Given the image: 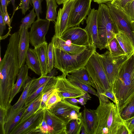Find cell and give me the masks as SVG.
<instances>
[{"mask_svg": "<svg viewBox=\"0 0 134 134\" xmlns=\"http://www.w3.org/2000/svg\"><path fill=\"white\" fill-rule=\"evenodd\" d=\"M43 0H31V2L33 5V8H34L36 14L37 19L40 18V14L42 13L41 3Z\"/></svg>", "mask_w": 134, "mask_h": 134, "instance_id": "43", "label": "cell"}, {"mask_svg": "<svg viewBox=\"0 0 134 134\" xmlns=\"http://www.w3.org/2000/svg\"><path fill=\"white\" fill-rule=\"evenodd\" d=\"M123 121L130 134H134V117Z\"/></svg>", "mask_w": 134, "mask_h": 134, "instance_id": "45", "label": "cell"}, {"mask_svg": "<svg viewBox=\"0 0 134 134\" xmlns=\"http://www.w3.org/2000/svg\"><path fill=\"white\" fill-rule=\"evenodd\" d=\"M48 44L46 41L34 47L40 63L41 71V76H45L48 74Z\"/></svg>", "mask_w": 134, "mask_h": 134, "instance_id": "23", "label": "cell"}, {"mask_svg": "<svg viewBox=\"0 0 134 134\" xmlns=\"http://www.w3.org/2000/svg\"><path fill=\"white\" fill-rule=\"evenodd\" d=\"M81 134H86V133L84 127H83L82 126L81 127Z\"/></svg>", "mask_w": 134, "mask_h": 134, "instance_id": "57", "label": "cell"}, {"mask_svg": "<svg viewBox=\"0 0 134 134\" xmlns=\"http://www.w3.org/2000/svg\"><path fill=\"white\" fill-rule=\"evenodd\" d=\"M96 49L89 45L81 52L71 54L62 50L54 48V67L63 74L67 75L84 67Z\"/></svg>", "mask_w": 134, "mask_h": 134, "instance_id": "4", "label": "cell"}, {"mask_svg": "<svg viewBox=\"0 0 134 134\" xmlns=\"http://www.w3.org/2000/svg\"><path fill=\"white\" fill-rule=\"evenodd\" d=\"M92 0H76L71 10L69 21V28L79 26L86 19L91 9Z\"/></svg>", "mask_w": 134, "mask_h": 134, "instance_id": "9", "label": "cell"}, {"mask_svg": "<svg viewBox=\"0 0 134 134\" xmlns=\"http://www.w3.org/2000/svg\"><path fill=\"white\" fill-rule=\"evenodd\" d=\"M57 74L58 72L56 68H54L46 76H41L37 79L35 77L29 88L28 97L44 84L49 82L53 76Z\"/></svg>", "mask_w": 134, "mask_h": 134, "instance_id": "26", "label": "cell"}, {"mask_svg": "<svg viewBox=\"0 0 134 134\" xmlns=\"http://www.w3.org/2000/svg\"><path fill=\"white\" fill-rule=\"evenodd\" d=\"M47 82L44 84L32 94L29 96L28 97L25 102V105L30 104L42 93H44V88Z\"/></svg>", "mask_w": 134, "mask_h": 134, "instance_id": "40", "label": "cell"}, {"mask_svg": "<svg viewBox=\"0 0 134 134\" xmlns=\"http://www.w3.org/2000/svg\"><path fill=\"white\" fill-rule=\"evenodd\" d=\"M3 19V17L1 5H0V36H2L3 32L6 28Z\"/></svg>", "mask_w": 134, "mask_h": 134, "instance_id": "46", "label": "cell"}, {"mask_svg": "<svg viewBox=\"0 0 134 134\" xmlns=\"http://www.w3.org/2000/svg\"><path fill=\"white\" fill-rule=\"evenodd\" d=\"M60 38L77 45L87 46L90 45L88 34L84 29L79 27L68 29L64 32Z\"/></svg>", "mask_w": 134, "mask_h": 134, "instance_id": "15", "label": "cell"}, {"mask_svg": "<svg viewBox=\"0 0 134 134\" xmlns=\"http://www.w3.org/2000/svg\"><path fill=\"white\" fill-rule=\"evenodd\" d=\"M36 134H49L48 127L46 122L44 109L42 121L40 126L39 129L36 131Z\"/></svg>", "mask_w": 134, "mask_h": 134, "instance_id": "41", "label": "cell"}, {"mask_svg": "<svg viewBox=\"0 0 134 134\" xmlns=\"http://www.w3.org/2000/svg\"><path fill=\"white\" fill-rule=\"evenodd\" d=\"M70 74L81 82L90 85L96 88L95 85L84 67L72 72Z\"/></svg>", "mask_w": 134, "mask_h": 134, "instance_id": "32", "label": "cell"}, {"mask_svg": "<svg viewBox=\"0 0 134 134\" xmlns=\"http://www.w3.org/2000/svg\"><path fill=\"white\" fill-rule=\"evenodd\" d=\"M99 100V105L96 110L97 118L94 134H116L119 127L124 123L118 106L110 101L105 102Z\"/></svg>", "mask_w": 134, "mask_h": 134, "instance_id": "3", "label": "cell"}, {"mask_svg": "<svg viewBox=\"0 0 134 134\" xmlns=\"http://www.w3.org/2000/svg\"><path fill=\"white\" fill-rule=\"evenodd\" d=\"M46 2V6L47 7L48 5V4L49 3V2L50 1V0H45Z\"/></svg>", "mask_w": 134, "mask_h": 134, "instance_id": "58", "label": "cell"}, {"mask_svg": "<svg viewBox=\"0 0 134 134\" xmlns=\"http://www.w3.org/2000/svg\"><path fill=\"white\" fill-rule=\"evenodd\" d=\"M96 87L99 99L103 102L109 100L102 94L111 88L96 54V51L84 67Z\"/></svg>", "mask_w": 134, "mask_h": 134, "instance_id": "6", "label": "cell"}, {"mask_svg": "<svg viewBox=\"0 0 134 134\" xmlns=\"http://www.w3.org/2000/svg\"><path fill=\"white\" fill-rule=\"evenodd\" d=\"M11 2V3H12L13 7V15L12 17V18H11V19L12 20L13 16L14 14L15 13L16 11L18 9V8H16V7L15 6V0H9Z\"/></svg>", "mask_w": 134, "mask_h": 134, "instance_id": "53", "label": "cell"}, {"mask_svg": "<svg viewBox=\"0 0 134 134\" xmlns=\"http://www.w3.org/2000/svg\"></svg>", "mask_w": 134, "mask_h": 134, "instance_id": "61", "label": "cell"}, {"mask_svg": "<svg viewBox=\"0 0 134 134\" xmlns=\"http://www.w3.org/2000/svg\"><path fill=\"white\" fill-rule=\"evenodd\" d=\"M119 111L123 120L134 117V95Z\"/></svg>", "mask_w": 134, "mask_h": 134, "instance_id": "30", "label": "cell"}, {"mask_svg": "<svg viewBox=\"0 0 134 134\" xmlns=\"http://www.w3.org/2000/svg\"><path fill=\"white\" fill-rule=\"evenodd\" d=\"M44 110L49 134H66L65 122L49 110L44 108Z\"/></svg>", "mask_w": 134, "mask_h": 134, "instance_id": "17", "label": "cell"}, {"mask_svg": "<svg viewBox=\"0 0 134 134\" xmlns=\"http://www.w3.org/2000/svg\"><path fill=\"white\" fill-rule=\"evenodd\" d=\"M97 26L99 38L102 49L106 48L119 31L110 13L109 7L104 3L99 4Z\"/></svg>", "mask_w": 134, "mask_h": 134, "instance_id": "5", "label": "cell"}, {"mask_svg": "<svg viewBox=\"0 0 134 134\" xmlns=\"http://www.w3.org/2000/svg\"><path fill=\"white\" fill-rule=\"evenodd\" d=\"M25 62L29 69L36 74L41 76V71L40 64L34 49L29 48L26 56Z\"/></svg>", "mask_w": 134, "mask_h": 134, "instance_id": "25", "label": "cell"}, {"mask_svg": "<svg viewBox=\"0 0 134 134\" xmlns=\"http://www.w3.org/2000/svg\"><path fill=\"white\" fill-rule=\"evenodd\" d=\"M116 134H130L125 123L121 125L118 130Z\"/></svg>", "mask_w": 134, "mask_h": 134, "instance_id": "49", "label": "cell"}, {"mask_svg": "<svg viewBox=\"0 0 134 134\" xmlns=\"http://www.w3.org/2000/svg\"><path fill=\"white\" fill-rule=\"evenodd\" d=\"M131 0H114L111 3L119 8H121L123 7Z\"/></svg>", "mask_w": 134, "mask_h": 134, "instance_id": "47", "label": "cell"}, {"mask_svg": "<svg viewBox=\"0 0 134 134\" xmlns=\"http://www.w3.org/2000/svg\"><path fill=\"white\" fill-rule=\"evenodd\" d=\"M94 2L98 4L106 3L109 2H111L113 0H93Z\"/></svg>", "mask_w": 134, "mask_h": 134, "instance_id": "52", "label": "cell"}, {"mask_svg": "<svg viewBox=\"0 0 134 134\" xmlns=\"http://www.w3.org/2000/svg\"><path fill=\"white\" fill-rule=\"evenodd\" d=\"M66 101L72 104L77 105L79 103L78 99L75 98H67L65 99Z\"/></svg>", "mask_w": 134, "mask_h": 134, "instance_id": "51", "label": "cell"}, {"mask_svg": "<svg viewBox=\"0 0 134 134\" xmlns=\"http://www.w3.org/2000/svg\"><path fill=\"white\" fill-rule=\"evenodd\" d=\"M61 100V98L55 89L51 94L47 101L45 108L50 110Z\"/></svg>", "mask_w": 134, "mask_h": 134, "instance_id": "37", "label": "cell"}, {"mask_svg": "<svg viewBox=\"0 0 134 134\" xmlns=\"http://www.w3.org/2000/svg\"><path fill=\"white\" fill-rule=\"evenodd\" d=\"M80 97H82L87 100H88L91 99V98L90 95L87 92H85L84 95Z\"/></svg>", "mask_w": 134, "mask_h": 134, "instance_id": "55", "label": "cell"}, {"mask_svg": "<svg viewBox=\"0 0 134 134\" xmlns=\"http://www.w3.org/2000/svg\"><path fill=\"white\" fill-rule=\"evenodd\" d=\"M76 0H65L63 3L62 8L58 11L56 20L54 26L55 35L61 37L64 32L69 29L68 23L70 12Z\"/></svg>", "mask_w": 134, "mask_h": 134, "instance_id": "13", "label": "cell"}, {"mask_svg": "<svg viewBox=\"0 0 134 134\" xmlns=\"http://www.w3.org/2000/svg\"><path fill=\"white\" fill-rule=\"evenodd\" d=\"M56 0H50L47 7L46 19L55 23L58 14L57 9L58 6Z\"/></svg>", "mask_w": 134, "mask_h": 134, "instance_id": "34", "label": "cell"}, {"mask_svg": "<svg viewBox=\"0 0 134 134\" xmlns=\"http://www.w3.org/2000/svg\"><path fill=\"white\" fill-rule=\"evenodd\" d=\"M66 75L63 74L56 77L55 89L61 99L79 98L83 95L86 92L70 82L66 77Z\"/></svg>", "mask_w": 134, "mask_h": 134, "instance_id": "11", "label": "cell"}, {"mask_svg": "<svg viewBox=\"0 0 134 134\" xmlns=\"http://www.w3.org/2000/svg\"><path fill=\"white\" fill-rule=\"evenodd\" d=\"M43 93H42L28 106L20 121L16 125L20 124L24 122L40 108L42 97Z\"/></svg>", "mask_w": 134, "mask_h": 134, "instance_id": "27", "label": "cell"}, {"mask_svg": "<svg viewBox=\"0 0 134 134\" xmlns=\"http://www.w3.org/2000/svg\"><path fill=\"white\" fill-rule=\"evenodd\" d=\"M78 99L79 104L82 105H84L86 104L87 100L82 97H80Z\"/></svg>", "mask_w": 134, "mask_h": 134, "instance_id": "54", "label": "cell"}, {"mask_svg": "<svg viewBox=\"0 0 134 134\" xmlns=\"http://www.w3.org/2000/svg\"><path fill=\"white\" fill-rule=\"evenodd\" d=\"M133 55L134 57V53H133Z\"/></svg>", "mask_w": 134, "mask_h": 134, "instance_id": "59", "label": "cell"}, {"mask_svg": "<svg viewBox=\"0 0 134 134\" xmlns=\"http://www.w3.org/2000/svg\"><path fill=\"white\" fill-rule=\"evenodd\" d=\"M115 37L129 58L134 53V46L129 38L124 32L119 31Z\"/></svg>", "mask_w": 134, "mask_h": 134, "instance_id": "24", "label": "cell"}, {"mask_svg": "<svg viewBox=\"0 0 134 134\" xmlns=\"http://www.w3.org/2000/svg\"><path fill=\"white\" fill-rule=\"evenodd\" d=\"M34 77L31 78L29 77L27 80L23 91L17 102L12 106L15 110L20 109L25 104V102L28 97L29 90L30 85Z\"/></svg>", "mask_w": 134, "mask_h": 134, "instance_id": "29", "label": "cell"}, {"mask_svg": "<svg viewBox=\"0 0 134 134\" xmlns=\"http://www.w3.org/2000/svg\"><path fill=\"white\" fill-rule=\"evenodd\" d=\"M97 15L98 10L91 9L86 19V25L84 29L88 34L90 45L101 50L102 48L98 35Z\"/></svg>", "mask_w": 134, "mask_h": 134, "instance_id": "14", "label": "cell"}, {"mask_svg": "<svg viewBox=\"0 0 134 134\" xmlns=\"http://www.w3.org/2000/svg\"><path fill=\"white\" fill-rule=\"evenodd\" d=\"M51 43L54 48L62 50L71 54H78L86 49L88 46L73 44L55 35L52 38Z\"/></svg>", "mask_w": 134, "mask_h": 134, "instance_id": "20", "label": "cell"}, {"mask_svg": "<svg viewBox=\"0 0 134 134\" xmlns=\"http://www.w3.org/2000/svg\"><path fill=\"white\" fill-rule=\"evenodd\" d=\"M30 104L25 105L20 109L15 110L11 105L8 110L5 125V134H10L20 121L25 111Z\"/></svg>", "mask_w": 134, "mask_h": 134, "instance_id": "19", "label": "cell"}, {"mask_svg": "<svg viewBox=\"0 0 134 134\" xmlns=\"http://www.w3.org/2000/svg\"><path fill=\"white\" fill-rule=\"evenodd\" d=\"M102 95L107 97L113 101L115 104L116 103V100L115 96L113 93L112 88L105 91Z\"/></svg>", "mask_w": 134, "mask_h": 134, "instance_id": "48", "label": "cell"}, {"mask_svg": "<svg viewBox=\"0 0 134 134\" xmlns=\"http://www.w3.org/2000/svg\"><path fill=\"white\" fill-rule=\"evenodd\" d=\"M8 110L0 106V131L2 134H5V125Z\"/></svg>", "mask_w": 134, "mask_h": 134, "instance_id": "39", "label": "cell"}, {"mask_svg": "<svg viewBox=\"0 0 134 134\" xmlns=\"http://www.w3.org/2000/svg\"><path fill=\"white\" fill-rule=\"evenodd\" d=\"M54 63V47L51 42L49 43L48 47L47 68L48 73L53 69Z\"/></svg>", "mask_w": 134, "mask_h": 134, "instance_id": "38", "label": "cell"}, {"mask_svg": "<svg viewBox=\"0 0 134 134\" xmlns=\"http://www.w3.org/2000/svg\"><path fill=\"white\" fill-rule=\"evenodd\" d=\"M29 69L26 64L22 66L19 69L17 81L14 85L10 96V103L15 95L24 89L29 77L28 75Z\"/></svg>", "mask_w": 134, "mask_h": 134, "instance_id": "22", "label": "cell"}, {"mask_svg": "<svg viewBox=\"0 0 134 134\" xmlns=\"http://www.w3.org/2000/svg\"><path fill=\"white\" fill-rule=\"evenodd\" d=\"M119 8L131 22L134 23V0H130L124 7Z\"/></svg>", "mask_w": 134, "mask_h": 134, "instance_id": "36", "label": "cell"}, {"mask_svg": "<svg viewBox=\"0 0 134 134\" xmlns=\"http://www.w3.org/2000/svg\"><path fill=\"white\" fill-rule=\"evenodd\" d=\"M44 109L40 108L24 122L16 125L10 134H36L42 121Z\"/></svg>", "mask_w": 134, "mask_h": 134, "instance_id": "10", "label": "cell"}, {"mask_svg": "<svg viewBox=\"0 0 134 134\" xmlns=\"http://www.w3.org/2000/svg\"><path fill=\"white\" fill-rule=\"evenodd\" d=\"M55 86L52 87L45 92L42 95L40 108H44L46 103L51 94L55 90Z\"/></svg>", "mask_w": 134, "mask_h": 134, "instance_id": "42", "label": "cell"}, {"mask_svg": "<svg viewBox=\"0 0 134 134\" xmlns=\"http://www.w3.org/2000/svg\"><path fill=\"white\" fill-rule=\"evenodd\" d=\"M31 0H21L18 9H21L23 14L25 15L26 13L30 8V4H31Z\"/></svg>", "mask_w": 134, "mask_h": 134, "instance_id": "44", "label": "cell"}, {"mask_svg": "<svg viewBox=\"0 0 134 134\" xmlns=\"http://www.w3.org/2000/svg\"><path fill=\"white\" fill-rule=\"evenodd\" d=\"M110 54L114 56H119L126 55L118 41L115 37L109 42L106 48Z\"/></svg>", "mask_w": 134, "mask_h": 134, "instance_id": "33", "label": "cell"}, {"mask_svg": "<svg viewBox=\"0 0 134 134\" xmlns=\"http://www.w3.org/2000/svg\"><path fill=\"white\" fill-rule=\"evenodd\" d=\"M9 0H1V7L3 16L5 15L7 11V7L10 3Z\"/></svg>", "mask_w": 134, "mask_h": 134, "instance_id": "50", "label": "cell"}, {"mask_svg": "<svg viewBox=\"0 0 134 134\" xmlns=\"http://www.w3.org/2000/svg\"><path fill=\"white\" fill-rule=\"evenodd\" d=\"M28 29L26 27L23 28L18 32L20 35V38L18 47L19 66L20 69L25 65L26 58L29 49V40Z\"/></svg>", "mask_w": 134, "mask_h": 134, "instance_id": "18", "label": "cell"}, {"mask_svg": "<svg viewBox=\"0 0 134 134\" xmlns=\"http://www.w3.org/2000/svg\"><path fill=\"white\" fill-rule=\"evenodd\" d=\"M82 114V126L86 134H94L97 118L96 110L87 109L85 107Z\"/></svg>", "mask_w": 134, "mask_h": 134, "instance_id": "21", "label": "cell"}, {"mask_svg": "<svg viewBox=\"0 0 134 134\" xmlns=\"http://www.w3.org/2000/svg\"><path fill=\"white\" fill-rule=\"evenodd\" d=\"M50 21L37 19L32 24L29 32L30 43L34 47L46 42V36L48 30Z\"/></svg>", "mask_w": 134, "mask_h": 134, "instance_id": "12", "label": "cell"}, {"mask_svg": "<svg viewBox=\"0 0 134 134\" xmlns=\"http://www.w3.org/2000/svg\"><path fill=\"white\" fill-rule=\"evenodd\" d=\"M96 54L111 87L120 68L129 58L126 54L118 56H113L109 51L102 54L96 52Z\"/></svg>", "mask_w": 134, "mask_h": 134, "instance_id": "7", "label": "cell"}, {"mask_svg": "<svg viewBox=\"0 0 134 134\" xmlns=\"http://www.w3.org/2000/svg\"><path fill=\"white\" fill-rule=\"evenodd\" d=\"M20 35L15 32L10 35L6 50L0 62V105H10V99L19 69L18 47Z\"/></svg>", "mask_w": 134, "mask_h": 134, "instance_id": "1", "label": "cell"}, {"mask_svg": "<svg viewBox=\"0 0 134 134\" xmlns=\"http://www.w3.org/2000/svg\"><path fill=\"white\" fill-rule=\"evenodd\" d=\"M66 77L68 80L72 83L85 92H87L98 97L97 92L91 85L81 82L71 74H68Z\"/></svg>", "mask_w": 134, "mask_h": 134, "instance_id": "31", "label": "cell"}, {"mask_svg": "<svg viewBox=\"0 0 134 134\" xmlns=\"http://www.w3.org/2000/svg\"><path fill=\"white\" fill-rule=\"evenodd\" d=\"M34 10V8H33L28 14L22 19L21 21V24L18 31H20L24 27H27L28 29L31 27L32 24L35 21L36 16H37Z\"/></svg>", "mask_w": 134, "mask_h": 134, "instance_id": "35", "label": "cell"}, {"mask_svg": "<svg viewBox=\"0 0 134 134\" xmlns=\"http://www.w3.org/2000/svg\"><path fill=\"white\" fill-rule=\"evenodd\" d=\"M57 4L58 5H60L63 4V3L65 0H56Z\"/></svg>", "mask_w": 134, "mask_h": 134, "instance_id": "56", "label": "cell"}, {"mask_svg": "<svg viewBox=\"0 0 134 134\" xmlns=\"http://www.w3.org/2000/svg\"><path fill=\"white\" fill-rule=\"evenodd\" d=\"M81 108L80 107L72 104L65 99H63L49 110L63 120L66 125L71 121L70 115L71 111L74 109H80Z\"/></svg>", "mask_w": 134, "mask_h": 134, "instance_id": "16", "label": "cell"}, {"mask_svg": "<svg viewBox=\"0 0 134 134\" xmlns=\"http://www.w3.org/2000/svg\"><path fill=\"white\" fill-rule=\"evenodd\" d=\"M106 4L118 31L124 32L134 46V23L131 22L121 10L112 4L111 2Z\"/></svg>", "mask_w": 134, "mask_h": 134, "instance_id": "8", "label": "cell"}, {"mask_svg": "<svg viewBox=\"0 0 134 134\" xmlns=\"http://www.w3.org/2000/svg\"><path fill=\"white\" fill-rule=\"evenodd\" d=\"M133 32L134 33V31H133Z\"/></svg>", "mask_w": 134, "mask_h": 134, "instance_id": "60", "label": "cell"}, {"mask_svg": "<svg viewBox=\"0 0 134 134\" xmlns=\"http://www.w3.org/2000/svg\"><path fill=\"white\" fill-rule=\"evenodd\" d=\"M119 111L134 95V57L132 55L120 68L112 87Z\"/></svg>", "mask_w": 134, "mask_h": 134, "instance_id": "2", "label": "cell"}, {"mask_svg": "<svg viewBox=\"0 0 134 134\" xmlns=\"http://www.w3.org/2000/svg\"><path fill=\"white\" fill-rule=\"evenodd\" d=\"M82 112L77 119L71 120L66 125V134H79L82 125Z\"/></svg>", "mask_w": 134, "mask_h": 134, "instance_id": "28", "label": "cell"}]
</instances>
